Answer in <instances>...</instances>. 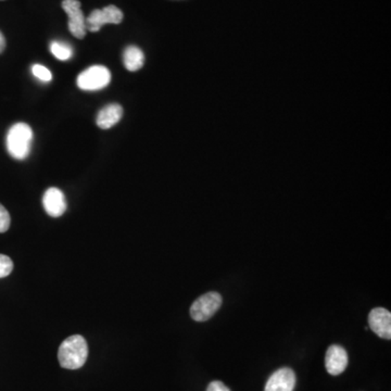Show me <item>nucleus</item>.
Returning a JSON list of instances; mask_svg holds the SVG:
<instances>
[{
    "label": "nucleus",
    "mask_w": 391,
    "mask_h": 391,
    "mask_svg": "<svg viewBox=\"0 0 391 391\" xmlns=\"http://www.w3.org/2000/svg\"><path fill=\"white\" fill-rule=\"evenodd\" d=\"M88 346L84 337L80 335L69 337L61 344L58 359L63 369H78L88 360Z\"/></svg>",
    "instance_id": "f257e3e1"
},
{
    "label": "nucleus",
    "mask_w": 391,
    "mask_h": 391,
    "mask_svg": "<svg viewBox=\"0 0 391 391\" xmlns=\"http://www.w3.org/2000/svg\"><path fill=\"white\" fill-rule=\"evenodd\" d=\"M33 131L26 123H17L7 135V149L11 157L24 160L30 155L32 147Z\"/></svg>",
    "instance_id": "f03ea898"
},
{
    "label": "nucleus",
    "mask_w": 391,
    "mask_h": 391,
    "mask_svg": "<svg viewBox=\"0 0 391 391\" xmlns=\"http://www.w3.org/2000/svg\"><path fill=\"white\" fill-rule=\"evenodd\" d=\"M222 296L211 292L202 294L190 307V317L196 322H206L211 319L222 306Z\"/></svg>",
    "instance_id": "7ed1b4c3"
},
{
    "label": "nucleus",
    "mask_w": 391,
    "mask_h": 391,
    "mask_svg": "<svg viewBox=\"0 0 391 391\" xmlns=\"http://www.w3.org/2000/svg\"><path fill=\"white\" fill-rule=\"evenodd\" d=\"M111 73L103 65H94L83 71L78 78V86L83 90H99L107 88Z\"/></svg>",
    "instance_id": "20e7f679"
},
{
    "label": "nucleus",
    "mask_w": 391,
    "mask_h": 391,
    "mask_svg": "<svg viewBox=\"0 0 391 391\" xmlns=\"http://www.w3.org/2000/svg\"><path fill=\"white\" fill-rule=\"evenodd\" d=\"M122 20V11L115 6H108L90 13V17L86 19V28L90 32H98L103 25L119 24Z\"/></svg>",
    "instance_id": "39448f33"
},
{
    "label": "nucleus",
    "mask_w": 391,
    "mask_h": 391,
    "mask_svg": "<svg viewBox=\"0 0 391 391\" xmlns=\"http://www.w3.org/2000/svg\"><path fill=\"white\" fill-rule=\"evenodd\" d=\"M63 10L69 17V30L74 38L82 40L86 35V18L84 17L78 0H63Z\"/></svg>",
    "instance_id": "423d86ee"
},
{
    "label": "nucleus",
    "mask_w": 391,
    "mask_h": 391,
    "mask_svg": "<svg viewBox=\"0 0 391 391\" xmlns=\"http://www.w3.org/2000/svg\"><path fill=\"white\" fill-rule=\"evenodd\" d=\"M348 353L342 347L333 344L327 349L325 354V367L333 376H338L346 371L348 367Z\"/></svg>",
    "instance_id": "0eeeda50"
},
{
    "label": "nucleus",
    "mask_w": 391,
    "mask_h": 391,
    "mask_svg": "<svg viewBox=\"0 0 391 391\" xmlns=\"http://www.w3.org/2000/svg\"><path fill=\"white\" fill-rule=\"evenodd\" d=\"M369 328L381 338H391V313L384 308H375L369 314Z\"/></svg>",
    "instance_id": "6e6552de"
},
{
    "label": "nucleus",
    "mask_w": 391,
    "mask_h": 391,
    "mask_svg": "<svg viewBox=\"0 0 391 391\" xmlns=\"http://www.w3.org/2000/svg\"><path fill=\"white\" fill-rule=\"evenodd\" d=\"M296 386V374L289 367H282L272 374L265 391H294Z\"/></svg>",
    "instance_id": "1a4fd4ad"
},
{
    "label": "nucleus",
    "mask_w": 391,
    "mask_h": 391,
    "mask_svg": "<svg viewBox=\"0 0 391 391\" xmlns=\"http://www.w3.org/2000/svg\"><path fill=\"white\" fill-rule=\"evenodd\" d=\"M42 205L47 215L53 217H59L67 211V200L65 194L59 188L51 187L46 190L42 197Z\"/></svg>",
    "instance_id": "9d476101"
},
{
    "label": "nucleus",
    "mask_w": 391,
    "mask_h": 391,
    "mask_svg": "<svg viewBox=\"0 0 391 391\" xmlns=\"http://www.w3.org/2000/svg\"><path fill=\"white\" fill-rule=\"evenodd\" d=\"M123 115V108L117 103H111L100 110L97 115V125L103 130H109L119 123Z\"/></svg>",
    "instance_id": "9b49d317"
},
{
    "label": "nucleus",
    "mask_w": 391,
    "mask_h": 391,
    "mask_svg": "<svg viewBox=\"0 0 391 391\" xmlns=\"http://www.w3.org/2000/svg\"><path fill=\"white\" fill-rule=\"evenodd\" d=\"M123 59H124L125 67L131 72L138 71L144 67V53L136 46L127 47L123 55Z\"/></svg>",
    "instance_id": "f8f14e48"
},
{
    "label": "nucleus",
    "mask_w": 391,
    "mask_h": 391,
    "mask_svg": "<svg viewBox=\"0 0 391 391\" xmlns=\"http://www.w3.org/2000/svg\"><path fill=\"white\" fill-rule=\"evenodd\" d=\"M50 51L59 60H69L73 56V50L70 46L65 42H53L50 45Z\"/></svg>",
    "instance_id": "ddd939ff"
},
{
    "label": "nucleus",
    "mask_w": 391,
    "mask_h": 391,
    "mask_svg": "<svg viewBox=\"0 0 391 391\" xmlns=\"http://www.w3.org/2000/svg\"><path fill=\"white\" fill-rule=\"evenodd\" d=\"M13 269V262L5 254H0V278L11 274Z\"/></svg>",
    "instance_id": "4468645a"
},
{
    "label": "nucleus",
    "mask_w": 391,
    "mask_h": 391,
    "mask_svg": "<svg viewBox=\"0 0 391 391\" xmlns=\"http://www.w3.org/2000/svg\"><path fill=\"white\" fill-rule=\"evenodd\" d=\"M33 74L35 75L36 78H40L42 82H50L53 78L51 72L48 70L47 67L44 65H35L32 67Z\"/></svg>",
    "instance_id": "2eb2a0df"
},
{
    "label": "nucleus",
    "mask_w": 391,
    "mask_h": 391,
    "mask_svg": "<svg viewBox=\"0 0 391 391\" xmlns=\"http://www.w3.org/2000/svg\"><path fill=\"white\" fill-rule=\"evenodd\" d=\"M11 224V217L9 212L0 203V233L7 232Z\"/></svg>",
    "instance_id": "dca6fc26"
},
{
    "label": "nucleus",
    "mask_w": 391,
    "mask_h": 391,
    "mask_svg": "<svg viewBox=\"0 0 391 391\" xmlns=\"http://www.w3.org/2000/svg\"><path fill=\"white\" fill-rule=\"evenodd\" d=\"M207 391H231L226 385L223 384L222 381H215L210 383Z\"/></svg>",
    "instance_id": "f3484780"
},
{
    "label": "nucleus",
    "mask_w": 391,
    "mask_h": 391,
    "mask_svg": "<svg viewBox=\"0 0 391 391\" xmlns=\"http://www.w3.org/2000/svg\"><path fill=\"white\" fill-rule=\"evenodd\" d=\"M6 48V40L3 38V33L0 32V53H3Z\"/></svg>",
    "instance_id": "a211bd4d"
}]
</instances>
